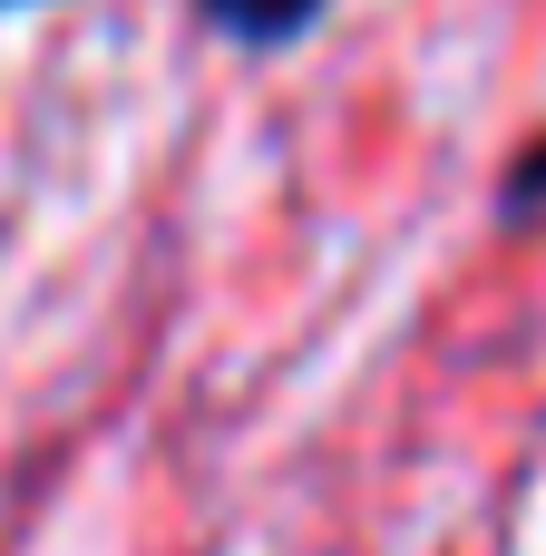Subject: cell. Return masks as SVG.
Instances as JSON below:
<instances>
[{
    "label": "cell",
    "mask_w": 546,
    "mask_h": 556,
    "mask_svg": "<svg viewBox=\"0 0 546 556\" xmlns=\"http://www.w3.org/2000/svg\"><path fill=\"white\" fill-rule=\"evenodd\" d=\"M205 10V29H225L234 49H283V39H303L332 0H195Z\"/></svg>",
    "instance_id": "cell-1"
},
{
    "label": "cell",
    "mask_w": 546,
    "mask_h": 556,
    "mask_svg": "<svg viewBox=\"0 0 546 556\" xmlns=\"http://www.w3.org/2000/svg\"><path fill=\"white\" fill-rule=\"evenodd\" d=\"M537 195H546V137H537V156L508 176V215H537Z\"/></svg>",
    "instance_id": "cell-2"
},
{
    "label": "cell",
    "mask_w": 546,
    "mask_h": 556,
    "mask_svg": "<svg viewBox=\"0 0 546 556\" xmlns=\"http://www.w3.org/2000/svg\"><path fill=\"white\" fill-rule=\"evenodd\" d=\"M0 10H29V0H0Z\"/></svg>",
    "instance_id": "cell-3"
}]
</instances>
